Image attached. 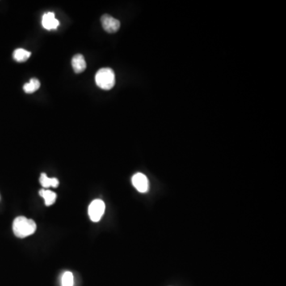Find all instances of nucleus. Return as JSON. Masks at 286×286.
I'll return each mask as SVG.
<instances>
[{
    "label": "nucleus",
    "instance_id": "nucleus-1",
    "mask_svg": "<svg viewBox=\"0 0 286 286\" xmlns=\"http://www.w3.org/2000/svg\"><path fill=\"white\" fill-rule=\"evenodd\" d=\"M36 223L24 216H18L13 222V232L18 238H26L36 232Z\"/></svg>",
    "mask_w": 286,
    "mask_h": 286
},
{
    "label": "nucleus",
    "instance_id": "nucleus-2",
    "mask_svg": "<svg viewBox=\"0 0 286 286\" xmlns=\"http://www.w3.org/2000/svg\"><path fill=\"white\" fill-rule=\"evenodd\" d=\"M95 79L97 86L103 90H110L115 86V73L110 68L99 69L95 74Z\"/></svg>",
    "mask_w": 286,
    "mask_h": 286
},
{
    "label": "nucleus",
    "instance_id": "nucleus-3",
    "mask_svg": "<svg viewBox=\"0 0 286 286\" xmlns=\"http://www.w3.org/2000/svg\"><path fill=\"white\" fill-rule=\"evenodd\" d=\"M104 212L105 204L102 199H95L89 205V215L92 221L99 222Z\"/></svg>",
    "mask_w": 286,
    "mask_h": 286
},
{
    "label": "nucleus",
    "instance_id": "nucleus-4",
    "mask_svg": "<svg viewBox=\"0 0 286 286\" xmlns=\"http://www.w3.org/2000/svg\"><path fill=\"white\" fill-rule=\"evenodd\" d=\"M101 23L103 30L110 34L117 32L120 27V22L109 14H104L102 16Z\"/></svg>",
    "mask_w": 286,
    "mask_h": 286
},
{
    "label": "nucleus",
    "instance_id": "nucleus-5",
    "mask_svg": "<svg viewBox=\"0 0 286 286\" xmlns=\"http://www.w3.org/2000/svg\"><path fill=\"white\" fill-rule=\"evenodd\" d=\"M134 187L142 193H145L149 190V181L147 178L141 173L135 174L132 178Z\"/></svg>",
    "mask_w": 286,
    "mask_h": 286
},
{
    "label": "nucleus",
    "instance_id": "nucleus-6",
    "mask_svg": "<svg viewBox=\"0 0 286 286\" xmlns=\"http://www.w3.org/2000/svg\"><path fill=\"white\" fill-rule=\"evenodd\" d=\"M42 23H43V27L47 31L56 30L60 26V22L55 18V14L53 12L46 13L43 15Z\"/></svg>",
    "mask_w": 286,
    "mask_h": 286
},
{
    "label": "nucleus",
    "instance_id": "nucleus-7",
    "mask_svg": "<svg viewBox=\"0 0 286 286\" xmlns=\"http://www.w3.org/2000/svg\"><path fill=\"white\" fill-rule=\"evenodd\" d=\"M72 65L76 73H81L86 69V61L85 57L81 54H76L72 59Z\"/></svg>",
    "mask_w": 286,
    "mask_h": 286
},
{
    "label": "nucleus",
    "instance_id": "nucleus-8",
    "mask_svg": "<svg viewBox=\"0 0 286 286\" xmlns=\"http://www.w3.org/2000/svg\"><path fill=\"white\" fill-rule=\"evenodd\" d=\"M39 195L44 198L45 204L47 206L52 205L56 201V195L54 191L43 189L39 191Z\"/></svg>",
    "mask_w": 286,
    "mask_h": 286
},
{
    "label": "nucleus",
    "instance_id": "nucleus-9",
    "mask_svg": "<svg viewBox=\"0 0 286 286\" xmlns=\"http://www.w3.org/2000/svg\"><path fill=\"white\" fill-rule=\"evenodd\" d=\"M40 183L44 189H48L49 187L57 188L59 186L58 180L55 178H48L46 174H41Z\"/></svg>",
    "mask_w": 286,
    "mask_h": 286
},
{
    "label": "nucleus",
    "instance_id": "nucleus-10",
    "mask_svg": "<svg viewBox=\"0 0 286 286\" xmlns=\"http://www.w3.org/2000/svg\"><path fill=\"white\" fill-rule=\"evenodd\" d=\"M31 55V52L26 50L24 48H19L14 51L13 57L18 62H24L30 58Z\"/></svg>",
    "mask_w": 286,
    "mask_h": 286
},
{
    "label": "nucleus",
    "instance_id": "nucleus-11",
    "mask_svg": "<svg viewBox=\"0 0 286 286\" xmlns=\"http://www.w3.org/2000/svg\"><path fill=\"white\" fill-rule=\"evenodd\" d=\"M41 86L40 81L36 78H32L28 84H25L23 90L26 93H34L38 91Z\"/></svg>",
    "mask_w": 286,
    "mask_h": 286
},
{
    "label": "nucleus",
    "instance_id": "nucleus-12",
    "mask_svg": "<svg viewBox=\"0 0 286 286\" xmlns=\"http://www.w3.org/2000/svg\"><path fill=\"white\" fill-rule=\"evenodd\" d=\"M62 286H73V274L69 271L64 273L61 279Z\"/></svg>",
    "mask_w": 286,
    "mask_h": 286
}]
</instances>
